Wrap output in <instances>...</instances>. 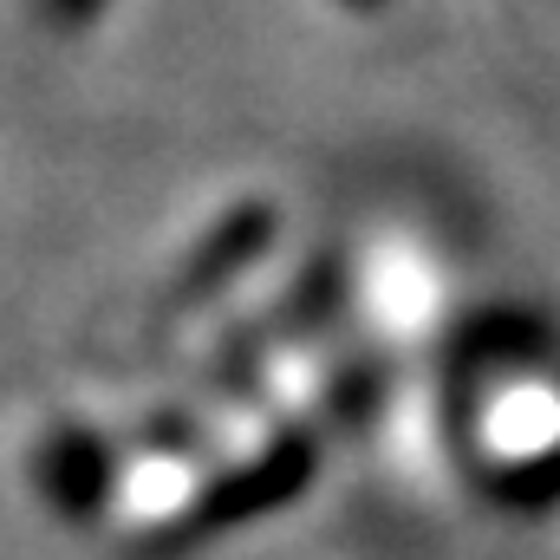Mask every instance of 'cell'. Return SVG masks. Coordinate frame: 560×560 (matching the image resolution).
Here are the masks:
<instances>
[{"mask_svg":"<svg viewBox=\"0 0 560 560\" xmlns=\"http://www.w3.org/2000/svg\"><path fill=\"white\" fill-rule=\"evenodd\" d=\"M313 469H319V443H313V436H300V430L275 436L261 456H248L242 469H229V476L183 515V528L170 535V548L229 535V528H242V522H261L268 509H287V502L313 482Z\"/></svg>","mask_w":560,"mask_h":560,"instance_id":"1","label":"cell"},{"mask_svg":"<svg viewBox=\"0 0 560 560\" xmlns=\"http://www.w3.org/2000/svg\"><path fill=\"white\" fill-rule=\"evenodd\" d=\"M275 242V209L268 202H248L242 215H229V229L215 235V248H202L196 275H189V293H209L222 280H235L248 261H261V248Z\"/></svg>","mask_w":560,"mask_h":560,"instance_id":"2","label":"cell"},{"mask_svg":"<svg viewBox=\"0 0 560 560\" xmlns=\"http://www.w3.org/2000/svg\"><path fill=\"white\" fill-rule=\"evenodd\" d=\"M463 352H469L476 365H522V359L548 352V319L515 313V306H495V313H482V319L463 332Z\"/></svg>","mask_w":560,"mask_h":560,"instance_id":"3","label":"cell"},{"mask_svg":"<svg viewBox=\"0 0 560 560\" xmlns=\"http://www.w3.org/2000/svg\"><path fill=\"white\" fill-rule=\"evenodd\" d=\"M482 489H489L502 509H522V515L555 509V502H560V450L528 456V463H502V469H489V476H482Z\"/></svg>","mask_w":560,"mask_h":560,"instance_id":"4","label":"cell"},{"mask_svg":"<svg viewBox=\"0 0 560 560\" xmlns=\"http://www.w3.org/2000/svg\"><path fill=\"white\" fill-rule=\"evenodd\" d=\"M346 7H385V0H346Z\"/></svg>","mask_w":560,"mask_h":560,"instance_id":"5","label":"cell"}]
</instances>
